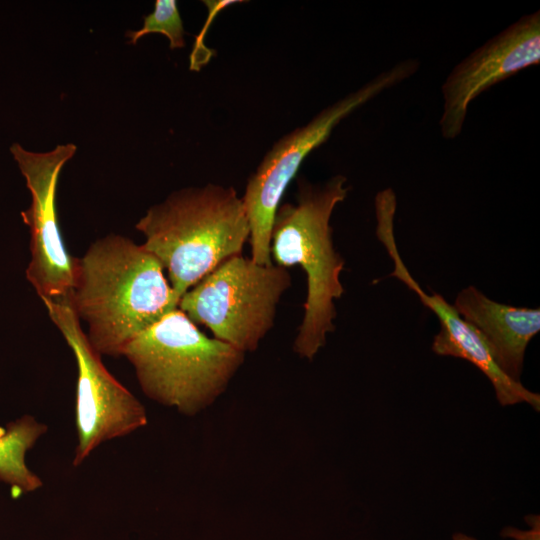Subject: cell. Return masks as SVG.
Segmentation results:
<instances>
[{
  "instance_id": "1",
  "label": "cell",
  "mask_w": 540,
  "mask_h": 540,
  "mask_svg": "<svg viewBox=\"0 0 540 540\" xmlns=\"http://www.w3.org/2000/svg\"><path fill=\"white\" fill-rule=\"evenodd\" d=\"M71 297L91 345L113 357L179 303L160 261L116 234L97 239L78 258Z\"/></svg>"
},
{
  "instance_id": "2",
  "label": "cell",
  "mask_w": 540,
  "mask_h": 540,
  "mask_svg": "<svg viewBox=\"0 0 540 540\" xmlns=\"http://www.w3.org/2000/svg\"><path fill=\"white\" fill-rule=\"evenodd\" d=\"M136 229L179 300L222 262L242 254L250 236L242 198L232 186L213 183L173 191L147 210Z\"/></svg>"
},
{
  "instance_id": "3",
  "label": "cell",
  "mask_w": 540,
  "mask_h": 540,
  "mask_svg": "<svg viewBox=\"0 0 540 540\" xmlns=\"http://www.w3.org/2000/svg\"><path fill=\"white\" fill-rule=\"evenodd\" d=\"M347 179L335 175L322 184L298 181L297 202L280 204L272 227L270 252L276 265H299L306 273L304 314L293 350L312 360L335 330L334 301L344 294L340 274L345 261L335 250L330 219L349 192Z\"/></svg>"
},
{
  "instance_id": "4",
  "label": "cell",
  "mask_w": 540,
  "mask_h": 540,
  "mask_svg": "<svg viewBox=\"0 0 540 540\" xmlns=\"http://www.w3.org/2000/svg\"><path fill=\"white\" fill-rule=\"evenodd\" d=\"M122 356L147 397L186 416L215 402L245 359L244 352L206 336L178 308L132 339Z\"/></svg>"
},
{
  "instance_id": "5",
  "label": "cell",
  "mask_w": 540,
  "mask_h": 540,
  "mask_svg": "<svg viewBox=\"0 0 540 540\" xmlns=\"http://www.w3.org/2000/svg\"><path fill=\"white\" fill-rule=\"evenodd\" d=\"M291 286L287 268L232 256L185 292L178 303L196 325L244 352L255 351L274 325L278 303Z\"/></svg>"
},
{
  "instance_id": "6",
  "label": "cell",
  "mask_w": 540,
  "mask_h": 540,
  "mask_svg": "<svg viewBox=\"0 0 540 540\" xmlns=\"http://www.w3.org/2000/svg\"><path fill=\"white\" fill-rule=\"evenodd\" d=\"M418 69L416 60H404L362 87L321 110L307 124L277 140L249 177L241 197L249 221L251 259L262 265L272 262L270 244L276 212L290 182L305 158L329 138L348 115L384 90L395 86Z\"/></svg>"
},
{
  "instance_id": "7",
  "label": "cell",
  "mask_w": 540,
  "mask_h": 540,
  "mask_svg": "<svg viewBox=\"0 0 540 540\" xmlns=\"http://www.w3.org/2000/svg\"><path fill=\"white\" fill-rule=\"evenodd\" d=\"M71 292L42 301L77 363V445L73 465L78 466L103 442L145 426L147 413L143 404L104 366L81 327Z\"/></svg>"
},
{
  "instance_id": "8",
  "label": "cell",
  "mask_w": 540,
  "mask_h": 540,
  "mask_svg": "<svg viewBox=\"0 0 540 540\" xmlns=\"http://www.w3.org/2000/svg\"><path fill=\"white\" fill-rule=\"evenodd\" d=\"M10 151L31 193L30 207L21 212L30 230L31 259L26 278L41 300L72 291L78 258L65 248L56 211V189L60 172L73 158L77 146L57 145L46 152H33L14 143Z\"/></svg>"
},
{
  "instance_id": "9",
  "label": "cell",
  "mask_w": 540,
  "mask_h": 540,
  "mask_svg": "<svg viewBox=\"0 0 540 540\" xmlns=\"http://www.w3.org/2000/svg\"><path fill=\"white\" fill-rule=\"evenodd\" d=\"M396 195L390 188L375 196L376 235L391 257L394 269L390 276L402 281L439 319L440 330L434 336L432 351L441 356H451L469 361L491 382L496 399L501 406L527 403L537 412L540 395L527 389L521 382L508 377L497 365L481 333L463 319L453 305L438 293H426L404 264L394 236Z\"/></svg>"
},
{
  "instance_id": "10",
  "label": "cell",
  "mask_w": 540,
  "mask_h": 540,
  "mask_svg": "<svg viewBox=\"0 0 540 540\" xmlns=\"http://www.w3.org/2000/svg\"><path fill=\"white\" fill-rule=\"evenodd\" d=\"M540 62V12L525 15L457 64L444 81L439 121L445 139L462 131L469 104L482 92Z\"/></svg>"
},
{
  "instance_id": "11",
  "label": "cell",
  "mask_w": 540,
  "mask_h": 540,
  "mask_svg": "<svg viewBox=\"0 0 540 540\" xmlns=\"http://www.w3.org/2000/svg\"><path fill=\"white\" fill-rule=\"evenodd\" d=\"M453 307L481 333L498 367L521 382L526 348L540 331V309L496 302L472 285L457 294Z\"/></svg>"
},
{
  "instance_id": "12",
  "label": "cell",
  "mask_w": 540,
  "mask_h": 540,
  "mask_svg": "<svg viewBox=\"0 0 540 540\" xmlns=\"http://www.w3.org/2000/svg\"><path fill=\"white\" fill-rule=\"evenodd\" d=\"M47 431V426L30 415L0 427V481L19 494L42 486L41 479L26 465V452Z\"/></svg>"
},
{
  "instance_id": "13",
  "label": "cell",
  "mask_w": 540,
  "mask_h": 540,
  "mask_svg": "<svg viewBox=\"0 0 540 540\" xmlns=\"http://www.w3.org/2000/svg\"><path fill=\"white\" fill-rule=\"evenodd\" d=\"M161 33L169 40L170 49L185 46V31L175 0H156L154 10L144 17L143 26L136 31H127L129 44L135 45L143 36Z\"/></svg>"
},
{
  "instance_id": "14",
  "label": "cell",
  "mask_w": 540,
  "mask_h": 540,
  "mask_svg": "<svg viewBox=\"0 0 540 540\" xmlns=\"http://www.w3.org/2000/svg\"><path fill=\"white\" fill-rule=\"evenodd\" d=\"M526 523L530 526L529 530H520L515 527H505L500 535L503 538H512L514 540H540V517L530 514L525 517Z\"/></svg>"
},
{
  "instance_id": "15",
  "label": "cell",
  "mask_w": 540,
  "mask_h": 540,
  "mask_svg": "<svg viewBox=\"0 0 540 540\" xmlns=\"http://www.w3.org/2000/svg\"><path fill=\"white\" fill-rule=\"evenodd\" d=\"M453 540H477L471 536H468L463 533H455L452 537Z\"/></svg>"
}]
</instances>
